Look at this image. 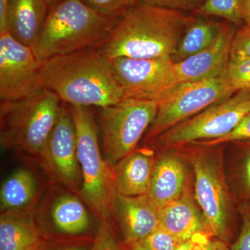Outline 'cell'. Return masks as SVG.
I'll use <instances>...</instances> for the list:
<instances>
[{
	"label": "cell",
	"instance_id": "1",
	"mask_svg": "<svg viewBox=\"0 0 250 250\" xmlns=\"http://www.w3.org/2000/svg\"><path fill=\"white\" fill-rule=\"evenodd\" d=\"M192 14L137 2L121 15L101 47L109 60L172 59Z\"/></svg>",
	"mask_w": 250,
	"mask_h": 250
},
{
	"label": "cell",
	"instance_id": "2",
	"mask_svg": "<svg viewBox=\"0 0 250 250\" xmlns=\"http://www.w3.org/2000/svg\"><path fill=\"white\" fill-rule=\"evenodd\" d=\"M42 85L70 106H111L125 98L111 61L100 48L57 56L43 62Z\"/></svg>",
	"mask_w": 250,
	"mask_h": 250
},
{
	"label": "cell",
	"instance_id": "3",
	"mask_svg": "<svg viewBox=\"0 0 250 250\" xmlns=\"http://www.w3.org/2000/svg\"><path fill=\"white\" fill-rule=\"evenodd\" d=\"M118 17L100 14L82 0H62L49 8L33 50L43 62L57 56L100 48Z\"/></svg>",
	"mask_w": 250,
	"mask_h": 250
},
{
	"label": "cell",
	"instance_id": "4",
	"mask_svg": "<svg viewBox=\"0 0 250 250\" xmlns=\"http://www.w3.org/2000/svg\"><path fill=\"white\" fill-rule=\"evenodd\" d=\"M61 101L47 88L26 98L1 101L2 147L39 156L57 123L62 106Z\"/></svg>",
	"mask_w": 250,
	"mask_h": 250
},
{
	"label": "cell",
	"instance_id": "5",
	"mask_svg": "<svg viewBox=\"0 0 250 250\" xmlns=\"http://www.w3.org/2000/svg\"><path fill=\"white\" fill-rule=\"evenodd\" d=\"M77 135V155L82 174L80 196L100 220H110L118 192L112 166L103 156L98 129L90 107L70 106Z\"/></svg>",
	"mask_w": 250,
	"mask_h": 250
},
{
	"label": "cell",
	"instance_id": "6",
	"mask_svg": "<svg viewBox=\"0 0 250 250\" xmlns=\"http://www.w3.org/2000/svg\"><path fill=\"white\" fill-rule=\"evenodd\" d=\"M159 102L127 98L100 108L99 123L105 160L111 166L137 148L155 119Z\"/></svg>",
	"mask_w": 250,
	"mask_h": 250
},
{
	"label": "cell",
	"instance_id": "7",
	"mask_svg": "<svg viewBox=\"0 0 250 250\" xmlns=\"http://www.w3.org/2000/svg\"><path fill=\"white\" fill-rule=\"evenodd\" d=\"M250 113V90H239L154 140L159 147L171 149L220 139L236 129Z\"/></svg>",
	"mask_w": 250,
	"mask_h": 250
},
{
	"label": "cell",
	"instance_id": "8",
	"mask_svg": "<svg viewBox=\"0 0 250 250\" xmlns=\"http://www.w3.org/2000/svg\"><path fill=\"white\" fill-rule=\"evenodd\" d=\"M235 93L225 73L216 78L179 83L158 101L157 114L146 132V141H153Z\"/></svg>",
	"mask_w": 250,
	"mask_h": 250
},
{
	"label": "cell",
	"instance_id": "9",
	"mask_svg": "<svg viewBox=\"0 0 250 250\" xmlns=\"http://www.w3.org/2000/svg\"><path fill=\"white\" fill-rule=\"evenodd\" d=\"M189 154L195 175V197L212 236L228 243L231 205L220 159L210 147Z\"/></svg>",
	"mask_w": 250,
	"mask_h": 250
},
{
	"label": "cell",
	"instance_id": "10",
	"mask_svg": "<svg viewBox=\"0 0 250 250\" xmlns=\"http://www.w3.org/2000/svg\"><path fill=\"white\" fill-rule=\"evenodd\" d=\"M38 158L52 184L80 195L82 174L77 155L76 131L70 108L62 106L57 123Z\"/></svg>",
	"mask_w": 250,
	"mask_h": 250
},
{
	"label": "cell",
	"instance_id": "11",
	"mask_svg": "<svg viewBox=\"0 0 250 250\" xmlns=\"http://www.w3.org/2000/svg\"><path fill=\"white\" fill-rule=\"evenodd\" d=\"M43 62L32 47L18 42L8 31L0 34V100L11 101L44 89L41 78Z\"/></svg>",
	"mask_w": 250,
	"mask_h": 250
},
{
	"label": "cell",
	"instance_id": "12",
	"mask_svg": "<svg viewBox=\"0 0 250 250\" xmlns=\"http://www.w3.org/2000/svg\"><path fill=\"white\" fill-rule=\"evenodd\" d=\"M111 61L112 70L125 92V98L159 100L179 83L172 59L120 57Z\"/></svg>",
	"mask_w": 250,
	"mask_h": 250
},
{
	"label": "cell",
	"instance_id": "13",
	"mask_svg": "<svg viewBox=\"0 0 250 250\" xmlns=\"http://www.w3.org/2000/svg\"><path fill=\"white\" fill-rule=\"evenodd\" d=\"M88 207L80 195L57 185L36 207L35 215L46 238L85 236L93 225Z\"/></svg>",
	"mask_w": 250,
	"mask_h": 250
},
{
	"label": "cell",
	"instance_id": "14",
	"mask_svg": "<svg viewBox=\"0 0 250 250\" xmlns=\"http://www.w3.org/2000/svg\"><path fill=\"white\" fill-rule=\"evenodd\" d=\"M232 24L224 21L218 36L207 48L182 62H175L179 83L216 78L225 73L236 32Z\"/></svg>",
	"mask_w": 250,
	"mask_h": 250
},
{
	"label": "cell",
	"instance_id": "15",
	"mask_svg": "<svg viewBox=\"0 0 250 250\" xmlns=\"http://www.w3.org/2000/svg\"><path fill=\"white\" fill-rule=\"evenodd\" d=\"M111 218L116 219L121 228L124 241H143L160 227L159 209L147 194L132 197L118 194Z\"/></svg>",
	"mask_w": 250,
	"mask_h": 250
},
{
	"label": "cell",
	"instance_id": "16",
	"mask_svg": "<svg viewBox=\"0 0 250 250\" xmlns=\"http://www.w3.org/2000/svg\"><path fill=\"white\" fill-rule=\"evenodd\" d=\"M187 168L176 154L167 152L156 157L147 193L159 210L178 200L188 191Z\"/></svg>",
	"mask_w": 250,
	"mask_h": 250
},
{
	"label": "cell",
	"instance_id": "17",
	"mask_svg": "<svg viewBox=\"0 0 250 250\" xmlns=\"http://www.w3.org/2000/svg\"><path fill=\"white\" fill-rule=\"evenodd\" d=\"M155 161V152L152 148H136L112 166L118 194L129 197L146 195Z\"/></svg>",
	"mask_w": 250,
	"mask_h": 250
},
{
	"label": "cell",
	"instance_id": "18",
	"mask_svg": "<svg viewBox=\"0 0 250 250\" xmlns=\"http://www.w3.org/2000/svg\"><path fill=\"white\" fill-rule=\"evenodd\" d=\"M45 239L35 209L1 213L0 250H39Z\"/></svg>",
	"mask_w": 250,
	"mask_h": 250
},
{
	"label": "cell",
	"instance_id": "19",
	"mask_svg": "<svg viewBox=\"0 0 250 250\" xmlns=\"http://www.w3.org/2000/svg\"><path fill=\"white\" fill-rule=\"evenodd\" d=\"M49 10L45 0H9L6 9V31L18 42L33 48Z\"/></svg>",
	"mask_w": 250,
	"mask_h": 250
},
{
	"label": "cell",
	"instance_id": "20",
	"mask_svg": "<svg viewBox=\"0 0 250 250\" xmlns=\"http://www.w3.org/2000/svg\"><path fill=\"white\" fill-rule=\"evenodd\" d=\"M159 216L161 228L180 241L190 240L198 233H210L200 207L188 192L161 208Z\"/></svg>",
	"mask_w": 250,
	"mask_h": 250
},
{
	"label": "cell",
	"instance_id": "21",
	"mask_svg": "<svg viewBox=\"0 0 250 250\" xmlns=\"http://www.w3.org/2000/svg\"><path fill=\"white\" fill-rule=\"evenodd\" d=\"M41 189L36 174L21 167L4 179L0 190L1 213L36 209Z\"/></svg>",
	"mask_w": 250,
	"mask_h": 250
},
{
	"label": "cell",
	"instance_id": "22",
	"mask_svg": "<svg viewBox=\"0 0 250 250\" xmlns=\"http://www.w3.org/2000/svg\"><path fill=\"white\" fill-rule=\"evenodd\" d=\"M223 22L209 19L208 16L192 14L172 60L179 62L201 52L216 39Z\"/></svg>",
	"mask_w": 250,
	"mask_h": 250
},
{
	"label": "cell",
	"instance_id": "23",
	"mask_svg": "<svg viewBox=\"0 0 250 250\" xmlns=\"http://www.w3.org/2000/svg\"><path fill=\"white\" fill-rule=\"evenodd\" d=\"M193 14L222 18L234 25L243 23L240 13V0H205Z\"/></svg>",
	"mask_w": 250,
	"mask_h": 250
},
{
	"label": "cell",
	"instance_id": "24",
	"mask_svg": "<svg viewBox=\"0 0 250 250\" xmlns=\"http://www.w3.org/2000/svg\"><path fill=\"white\" fill-rule=\"evenodd\" d=\"M225 77L235 91L250 90V59H230Z\"/></svg>",
	"mask_w": 250,
	"mask_h": 250
},
{
	"label": "cell",
	"instance_id": "25",
	"mask_svg": "<svg viewBox=\"0 0 250 250\" xmlns=\"http://www.w3.org/2000/svg\"><path fill=\"white\" fill-rule=\"evenodd\" d=\"M93 238L78 237H49L46 238L39 250H91Z\"/></svg>",
	"mask_w": 250,
	"mask_h": 250
},
{
	"label": "cell",
	"instance_id": "26",
	"mask_svg": "<svg viewBox=\"0 0 250 250\" xmlns=\"http://www.w3.org/2000/svg\"><path fill=\"white\" fill-rule=\"evenodd\" d=\"M91 250H125L110 220H101L94 236Z\"/></svg>",
	"mask_w": 250,
	"mask_h": 250
},
{
	"label": "cell",
	"instance_id": "27",
	"mask_svg": "<svg viewBox=\"0 0 250 250\" xmlns=\"http://www.w3.org/2000/svg\"><path fill=\"white\" fill-rule=\"evenodd\" d=\"M100 14L118 17L137 3V0H82Z\"/></svg>",
	"mask_w": 250,
	"mask_h": 250
},
{
	"label": "cell",
	"instance_id": "28",
	"mask_svg": "<svg viewBox=\"0 0 250 250\" xmlns=\"http://www.w3.org/2000/svg\"><path fill=\"white\" fill-rule=\"evenodd\" d=\"M182 242L159 227L140 243L148 250H175Z\"/></svg>",
	"mask_w": 250,
	"mask_h": 250
},
{
	"label": "cell",
	"instance_id": "29",
	"mask_svg": "<svg viewBox=\"0 0 250 250\" xmlns=\"http://www.w3.org/2000/svg\"><path fill=\"white\" fill-rule=\"evenodd\" d=\"M250 113L242 121L236 129L229 134L220 138L208 141H200L192 143L198 147H212L220 146L224 143L239 142V141H250Z\"/></svg>",
	"mask_w": 250,
	"mask_h": 250
},
{
	"label": "cell",
	"instance_id": "30",
	"mask_svg": "<svg viewBox=\"0 0 250 250\" xmlns=\"http://www.w3.org/2000/svg\"><path fill=\"white\" fill-rule=\"evenodd\" d=\"M250 59V27L243 24L235 32L230 59Z\"/></svg>",
	"mask_w": 250,
	"mask_h": 250
},
{
	"label": "cell",
	"instance_id": "31",
	"mask_svg": "<svg viewBox=\"0 0 250 250\" xmlns=\"http://www.w3.org/2000/svg\"><path fill=\"white\" fill-rule=\"evenodd\" d=\"M205 0H137L141 4L193 14Z\"/></svg>",
	"mask_w": 250,
	"mask_h": 250
},
{
	"label": "cell",
	"instance_id": "32",
	"mask_svg": "<svg viewBox=\"0 0 250 250\" xmlns=\"http://www.w3.org/2000/svg\"><path fill=\"white\" fill-rule=\"evenodd\" d=\"M239 213L242 219V226L239 236L231 246V250H250V204L241 205Z\"/></svg>",
	"mask_w": 250,
	"mask_h": 250
},
{
	"label": "cell",
	"instance_id": "33",
	"mask_svg": "<svg viewBox=\"0 0 250 250\" xmlns=\"http://www.w3.org/2000/svg\"><path fill=\"white\" fill-rule=\"evenodd\" d=\"M190 241L192 250H231L228 243L207 232L197 233L190 238Z\"/></svg>",
	"mask_w": 250,
	"mask_h": 250
},
{
	"label": "cell",
	"instance_id": "34",
	"mask_svg": "<svg viewBox=\"0 0 250 250\" xmlns=\"http://www.w3.org/2000/svg\"><path fill=\"white\" fill-rule=\"evenodd\" d=\"M240 13L243 24L250 27V0H240Z\"/></svg>",
	"mask_w": 250,
	"mask_h": 250
},
{
	"label": "cell",
	"instance_id": "35",
	"mask_svg": "<svg viewBox=\"0 0 250 250\" xmlns=\"http://www.w3.org/2000/svg\"><path fill=\"white\" fill-rule=\"evenodd\" d=\"M9 0H0V34L6 31V15Z\"/></svg>",
	"mask_w": 250,
	"mask_h": 250
},
{
	"label": "cell",
	"instance_id": "36",
	"mask_svg": "<svg viewBox=\"0 0 250 250\" xmlns=\"http://www.w3.org/2000/svg\"><path fill=\"white\" fill-rule=\"evenodd\" d=\"M243 183L245 190L247 192H250V153L245 163L244 170H243Z\"/></svg>",
	"mask_w": 250,
	"mask_h": 250
},
{
	"label": "cell",
	"instance_id": "37",
	"mask_svg": "<svg viewBox=\"0 0 250 250\" xmlns=\"http://www.w3.org/2000/svg\"><path fill=\"white\" fill-rule=\"evenodd\" d=\"M125 250H148L138 241H122Z\"/></svg>",
	"mask_w": 250,
	"mask_h": 250
},
{
	"label": "cell",
	"instance_id": "38",
	"mask_svg": "<svg viewBox=\"0 0 250 250\" xmlns=\"http://www.w3.org/2000/svg\"><path fill=\"white\" fill-rule=\"evenodd\" d=\"M175 250H192L191 242L190 240L182 241Z\"/></svg>",
	"mask_w": 250,
	"mask_h": 250
},
{
	"label": "cell",
	"instance_id": "39",
	"mask_svg": "<svg viewBox=\"0 0 250 250\" xmlns=\"http://www.w3.org/2000/svg\"><path fill=\"white\" fill-rule=\"evenodd\" d=\"M62 1V0H45V1L47 2V4H48L49 8H50L51 6H54V5L58 4L59 2H60V1Z\"/></svg>",
	"mask_w": 250,
	"mask_h": 250
}]
</instances>
